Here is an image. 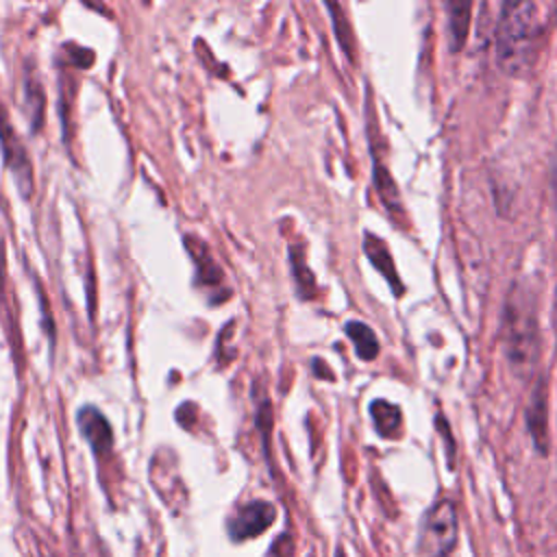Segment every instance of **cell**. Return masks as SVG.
<instances>
[{"label":"cell","instance_id":"obj_1","mask_svg":"<svg viewBox=\"0 0 557 557\" xmlns=\"http://www.w3.org/2000/svg\"><path fill=\"white\" fill-rule=\"evenodd\" d=\"M542 13L535 2H505L496 26V63L503 74L522 78L537 59Z\"/></svg>","mask_w":557,"mask_h":557},{"label":"cell","instance_id":"obj_2","mask_svg":"<svg viewBox=\"0 0 557 557\" xmlns=\"http://www.w3.org/2000/svg\"><path fill=\"white\" fill-rule=\"evenodd\" d=\"M503 342L511 370L527 379L537 361V320L533 294L524 285H516L505 302L503 313Z\"/></svg>","mask_w":557,"mask_h":557},{"label":"cell","instance_id":"obj_3","mask_svg":"<svg viewBox=\"0 0 557 557\" xmlns=\"http://www.w3.org/2000/svg\"><path fill=\"white\" fill-rule=\"evenodd\" d=\"M457 544V509L448 498L437 500L424 516L420 550L424 557H446Z\"/></svg>","mask_w":557,"mask_h":557},{"label":"cell","instance_id":"obj_4","mask_svg":"<svg viewBox=\"0 0 557 557\" xmlns=\"http://www.w3.org/2000/svg\"><path fill=\"white\" fill-rule=\"evenodd\" d=\"M0 144H2L7 165L15 178V185L20 187L22 196H30L33 172H30V163H28V152L2 113H0Z\"/></svg>","mask_w":557,"mask_h":557},{"label":"cell","instance_id":"obj_5","mask_svg":"<svg viewBox=\"0 0 557 557\" xmlns=\"http://www.w3.org/2000/svg\"><path fill=\"white\" fill-rule=\"evenodd\" d=\"M272 520H274V507L265 500H255L235 513L231 522V535L235 540L259 535L272 524Z\"/></svg>","mask_w":557,"mask_h":557},{"label":"cell","instance_id":"obj_6","mask_svg":"<svg viewBox=\"0 0 557 557\" xmlns=\"http://www.w3.org/2000/svg\"><path fill=\"white\" fill-rule=\"evenodd\" d=\"M76 424H78L81 433L85 435V440L91 444L94 453L104 455L111 448V444H113L111 426L96 407H83L76 416Z\"/></svg>","mask_w":557,"mask_h":557},{"label":"cell","instance_id":"obj_7","mask_svg":"<svg viewBox=\"0 0 557 557\" xmlns=\"http://www.w3.org/2000/svg\"><path fill=\"white\" fill-rule=\"evenodd\" d=\"M546 400H548L546 381H540L531 396V405L527 411V424H529V431L533 435L537 450H542V453L548 450V426H546V405L548 403Z\"/></svg>","mask_w":557,"mask_h":557},{"label":"cell","instance_id":"obj_8","mask_svg":"<svg viewBox=\"0 0 557 557\" xmlns=\"http://www.w3.org/2000/svg\"><path fill=\"white\" fill-rule=\"evenodd\" d=\"M363 252L368 255V259L372 261V265L389 281L392 289H394L396 294H400V292H403V285H400V281H398V274H396V268H394V261H392V255H389L385 242H381V239H379L376 235H372V233H366V237H363Z\"/></svg>","mask_w":557,"mask_h":557},{"label":"cell","instance_id":"obj_9","mask_svg":"<svg viewBox=\"0 0 557 557\" xmlns=\"http://www.w3.org/2000/svg\"><path fill=\"white\" fill-rule=\"evenodd\" d=\"M346 335L355 344V352L359 355V359L372 361L379 355V339L368 324L352 320L346 324Z\"/></svg>","mask_w":557,"mask_h":557},{"label":"cell","instance_id":"obj_10","mask_svg":"<svg viewBox=\"0 0 557 557\" xmlns=\"http://www.w3.org/2000/svg\"><path fill=\"white\" fill-rule=\"evenodd\" d=\"M370 416L376 431L383 437H396L400 431V409L387 400H374L370 405Z\"/></svg>","mask_w":557,"mask_h":557},{"label":"cell","instance_id":"obj_11","mask_svg":"<svg viewBox=\"0 0 557 557\" xmlns=\"http://www.w3.org/2000/svg\"><path fill=\"white\" fill-rule=\"evenodd\" d=\"M446 13H448V28H450V46L453 50H459L466 41L468 26H470V4L468 2L446 4Z\"/></svg>","mask_w":557,"mask_h":557},{"label":"cell","instance_id":"obj_12","mask_svg":"<svg viewBox=\"0 0 557 557\" xmlns=\"http://www.w3.org/2000/svg\"><path fill=\"white\" fill-rule=\"evenodd\" d=\"M189 250H191V255H194V259H196V265H198V270H200V281L202 283H220L222 281V272H220V268L211 261V257H209V252H207V248L202 246V242H196L194 246L189 244Z\"/></svg>","mask_w":557,"mask_h":557},{"label":"cell","instance_id":"obj_13","mask_svg":"<svg viewBox=\"0 0 557 557\" xmlns=\"http://www.w3.org/2000/svg\"><path fill=\"white\" fill-rule=\"evenodd\" d=\"M553 329H555V342H557V289H555V305H553Z\"/></svg>","mask_w":557,"mask_h":557}]
</instances>
